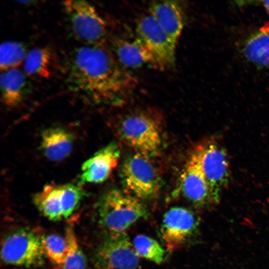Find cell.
Here are the masks:
<instances>
[{"mask_svg": "<svg viewBox=\"0 0 269 269\" xmlns=\"http://www.w3.org/2000/svg\"><path fill=\"white\" fill-rule=\"evenodd\" d=\"M64 67L69 89L91 103H116L135 86V78L102 43L75 49Z\"/></svg>", "mask_w": 269, "mask_h": 269, "instance_id": "cell-1", "label": "cell"}, {"mask_svg": "<svg viewBox=\"0 0 269 269\" xmlns=\"http://www.w3.org/2000/svg\"><path fill=\"white\" fill-rule=\"evenodd\" d=\"M96 214L106 234H115L125 232L137 220L147 218L148 212L140 200L124 191L113 188L100 197Z\"/></svg>", "mask_w": 269, "mask_h": 269, "instance_id": "cell-2", "label": "cell"}, {"mask_svg": "<svg viewBox=\"0 0 269 269\" xmlns=\"http://www.w3.org/2000/svg\"><path fill=\"white\" fill-rule=\"evenodd\" d=\"M159 117L156 110L148 108L128 113L118 123V134L136 153L154 155L162 144Z\"/></svg>", "mask_w": 269, "mask_h": 269, "instance_id": "cell-3", "label": "cell"}, {"mask_svg": "<svg viewBox=\"0 0 269 269\" xmlns=\"http://www.w3.org/2000/svg\"><path fill=\"white\" fill-rule=\"evenodd\" d=\"M124 191L139 199L155 197L160 188V179L148 156L136 153L124 161L121 170Z\"/></svg>", "mask_w": 269, "mask_h": 269, "instance_id": "cell-4", "label": "cell"}, {"mask_svg": "<svg viewBox=\"0 0 269 269\" xmlns=\"http://www.w3.org/2000/svg\"><path fill=\"white\" fill-rule=\"evenodd\" d=\"M85 196V191L79 185L52 183L36 193L33 200L45 217L58 221L67 218L76 211Z\"/></svg>", "mask_w": 269, "mask_h": 269, "instance_id": "cell-5", "label": "cell"}, {"mask_svg": "<svg viewBox=\"0 0 269 269\" xmlns=\"http://www.w3.org/2000/svg\"><path fill=\"white\" fill-rule=\"evenodd\" d=\"M41 239L36 232L27 228L12 231L2 242L1 259L6 264L16 266H41L46 257Z\"/></svg>", "mask_w": 269, "mask_h": 269, "instance_id": "cell-6", "label": "cell"}, {"mask_svg": "<svg viewBox=\"0 0 269 269\" xmlns=\"http://www.w3.org/2000/svg\"><path fill=\"white\" fill-rule=\"evenodd\" d=\"M74 35L87 45L100 44L107 33V24L89 2L69 0L62 2Z\"/></svg>", "mask_w": 269, "mask_h": 269, "instance_id": "cell-7", "label": "cell"}, {"mask_svg": "<svg viewBox=\"0 0 269 269\" xmlns=\"http://www.w3.org/2000/svg\"><path fill=\"white\" fill-rule=\"evenodd\" d=\"M194 149L211 192L219 203L221 191L227 186L230 175L226 150L215 138L203 142Z\"/></svg>", "mask_w": 269, "mask_h": 269, "instance_id": "cell-8", "label": "cell"}, {"mask_svg": "<svg viewBox=\"0 0 269 269\" xmlns=\"http://www.w3.org/2000/svg\"><path fill=\"white\" fill-rule=\"evenodd\" d=\"M93 260L97 269H136L139 266L138 256L125 232L106 234Z\"/></svg>", "mask_w": 269, "mask_h": 269, "instance_id": "cell-9", "label": "cell"}, {"mask_svg": "<svg viewBox=\"0 0 269 269\" xmlns=\"http://www.w3.org/2000/svg\"><path fill=\"white\" fill-rule=\"evenodd\" d=\"M135 31L136 38L152 55L156 67L163 69L174 64L177 43L148 13L137 19Z\"/></svg>", "mask_w": 269, "mask_h": 269, "instance_id": "cell-10", "label": "cell"}, {"mask_svg": "<svg viewBox=\"0 0 269 269\" xmlns=\"http://www.w3.org/2000/svg\"><path fill=\"white\" fill-rule=\"evenodd\" d=\"M199 222L188 209L174 207L164 215L160 229V237L170 251L187 242L197 231Z\"/></svg>", "mask_w": 269, "mask_h": 269, "instance_id": "cell-11", "label": "cell"}, {"mask_svg": "<svg viewBox=\"0 0 269 269\" xmlns=\"http://www.w3.org/2000/svg\"><path fill=\"white\" fill-rule=\"evenodd\" d=\"M180 188L184 197L199 206L217 204L202 171L195 149L189 156L181 176Z\"/></svg>", "mask_w": 269, "mask_h": 269, "instance_id": "cell-12", "label": "cell"}, {"mask_svg": "<svg viewBox=\"0 0 269 269\" xmlns=\"http://www.w3.org/2000/svg\"><path fill=\"white\" fill-rule=\"evenodd\" d=\"M120 153L118 145L114 142L97 151L83 163L81 182L100 183L105 181L117 167Z\"/></svg>", "mask_w": 269, "mask_h": 269, "instance_id": "cell-13", "label": "cell"}, {"mask_svg": "<svg viewBox=\"0 0 269 269\" xmlns=\"http://www.w3.org/2000/svg\"><path fill=\"white\" fill-rule=\"evenodd\" d=\"M148 13L169 38L177 43L185 24V12L180 2L175 0L153 1L148 6Z\"/></svg>", "mask_w": 269, "mask_h": 269, "instance_id": "cell-14", "label": "cell"}, {"mask_svg": "<svg viewBox=\"0 0 269 269\" xmlns=\"http://www.w3.org/2000/svg\"><path fill=\"white\" fill-rule=\"evenodd\" d=\"M74 139L73 134L63 128H48L41 133L40 149L49 160L59 161L70 154Z\"/></svg>", "mask_w": 269, "mask_h": 269, "instance_id": "cell-15", "label": "cell"}, {"mask_svg": "<svg viewBox=\"0 0 269 269\" xmlns=\"http://www.w3.org/2000/svg\"><path fill=\"white\" fill-rule=\"evenodd\" d=\"M112 48L117 60L124 68H136L145 64L156 67L152 55L136 37L133 41L115 38Z\"/></svg>", "mask_w": 269, "mask_h": 269, "instance_id": "cell-16", "label": "cell"}, {"mask_svg": "<svg viewBox=\"0 0 269 269\" xmlns=\"http://www.w3.org/2000/svg\"><path fill=\"white\" fill-rule=\"evenodd\" d=\"M245 58L259 67H269V24L249 35L241 47Z\"/></svg>", "mask_w": 269, "mask_h": 269, "instance_id": "cell-17", "label": "cell"}, {"mask_svg": "<svg viewBox=\"0 0 269 269\" xmlns=\"http://www.w3.org/2000/svg\"><path fill=\"white\" fill-rule=\"evenodd\" d=\"M28 84L24 73L18 68L1 71V99L4 105L14 107L21 103L28 93Z\"/></svg>", "mask_w": 269, "mask_h": 269, "instance_id": "cell-18", "label": "cell"}, {"mask_svg": "<svg viewBox=\"0 0 269 269\" xmlns=\"http://www.w3.org/2000/svg\"><path fill=\"white\" fill-rule=\"evenodd\" d=\"M52 52L48 47L32 48L23 62L24 73L28 76L48 78L51 75Z\"/></svg>", "mask_w": 269, "mask_h": 269, "instance_id": "cell-19", "label": "cell"}, {"mask_svg": "<svg viewBox=\"0 0 269 269\" xmlns=\"http://www.w3.org/2000/svg\"><path fill=\"white\" fill-rule=\"evenodd\" d=\"M27 53L23 44L14 40H7L0 46V68L1 71L17 68L24 62Z\"/></svg>", "mask_w": 269, "mask_h": 269, "instance_id": "cell-20", "label": "cell"}, {"mask_svg": "<svg viewBox=\"0 0 269 269\" xmlns=\"http://www.w3.org/2000/svg\"><path fill=\"white\" fill-rule=\"evenodd\" d=\"M42 244L45 257L61 269L67 257L68 246L66 237L56 234L42 236Z\"/></svg>", "mask_w": 269, "mask_h": 269, "instance_id": "cell-21", "label": "cell"}, {"mask_svg": "<svg viewBox=\"0 0 269 269\" xmlns=\"http://www.w3.org/2000/svg\"><path fill=\"white\" fill-rule=\"evenodd\" d=\"M133 243L138 256L158 264L163 261L164 251L155 240L144 235H138L134 238Z\"/></svg>", "mask_w": 269, "mask_h": 269, "instance_id": "cell-22", "label": "cell"}, {"mask_svg": "<svg viewBox=\"0 0 269 269\" xmlns=\"http://www.w3.org/2000/svg\"><path fill=\"white\" fill-rule=\"evenodd\" d=\"M65 237L68 243V251L61 269H85L86 258L71 227L66 229Z\"/></svg>", "mask_w": 269, "mask_h": 269, "instance_id": "cell-23", "label": "cell"}, {"mask_svg": "<svg viewBox=\"0 0 269 269\" xmlns=\"http://www.w3.org/2000/svg\"><path fill=\"white\" fill-rule=\"evenodd\" d=\"M262 4L267 12L269 13V0L262 1Z\"/></svg>", "mask_w": 269, "mask_h": 269, "instance_id": "cell-24", "label": "cell"}]
</instances>
